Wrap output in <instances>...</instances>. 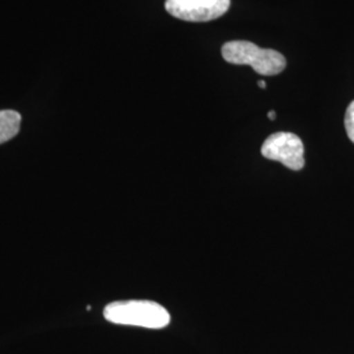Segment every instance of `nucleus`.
Returning <instances> with one entry per match:
<instances>
[{"label":"nucleus","instance_id":"0eeeda50","mask_svg":"<svg viewBox=\"0 0 354 354\" xmlns=\"http://www.w3.org/2000/svg\"><path fill=\"white\" fill-rule=\"evenodd\" d=\"M268 117H269V120H272V121L276 120V112H274V111H270V112L268 113Z\"/></svg>","mask_w":354,"mask_h":354},{"label":"nucleus","instance_id":"423d86ee","mask_svg":"<svg viewBox=\"0 0 354 354\" xmlns=\"http://www.w3.org/2000/svg\"><path fill=\"white\" fill-rule=\"evenodd\" d=\"M345 130L349 140L354 143V102L349 104L345 113Z\"/></svg>","mask_w":354,"mask_h":354},{"label":"nucleus","instance_id":"f257e3e1","mask_svg":"<svg viewBox=\"0 0 354 354\" xmlns=\"http://www.w3.org/2000/svg\"><path fill=\"white\" fill-rule=\"evenodd\" d=\"M104 317L121 326L162 329L171 323V315L162 304L152 301H118L104 308Z\"/></svg>","mask_w":354,"mask_h":354},{"label":"nucleus","instance_id":"7ed1b4c3","mask_svg":"<svg viewBox=\"0 0 354 354\" xmlns=\"http://www.w3.org/2000/svg\"><path fill=\"white\" fill-rule=\"evenodd\" d=\"M263 156L279 162L291 171H301L304 167V146L302 140L292 133H274L263 143Z\"/></svg>","mask_w":354,"mask_h":354},{"label":"nucleus","instance_id":"20e7f679","mask_svg":"<svg viewBox=\"0 0 354 354\" xmlns=\"http://www.w3.org/2000/svg\"><path fill=\"white\" fill-rule=\"evenodd\" d=\"M230 0H167L165 10L174 17L192 21H212L227 12Z\"/></svg>","mask_w":354,"mask_h":354},{"label":"nucleus","instance_id":"f03ea898","mask_svg":"<svg viewBox=\"0 0 354 354\" xmlns=\"http://www.w3.org/2000/svg\"><path fill=\"white\" fill-rule=\"evenodd\" d=\"M222 55L228 64L251 66L260 75H279L286 67V59L281 53L261 49L250 41H230L223 45Z\"/></svg>","mask_w":354,"mask_h":354},{"label":"nucleus","instance_id":"39448f33","mask_svg":"<svg viewBox=\"0 0 354 354\" xmlns=\"http://www.w3.org/2000/svg\"><path fill=\"white\" fill-rule=\"evenodd\" d=\"M21 115L16 111H0V145L12 140L20 131Z\"/></svg>","mask_w":354,"mask_h":354},{"label":"nucleus","instance_id":"6e6552de","mask_svg":"<svg viewBox=\"0 0 354 354\" xmlns=\"http://www.w3.org/2000/svg\"><path fill=\"white\" fill-rule=\"evenodd\" d=\"M259 87L260 88L266 89V83L264 80H259Z\"/></svg>","mask_w":354,"mask_h":354}]
</instances>
